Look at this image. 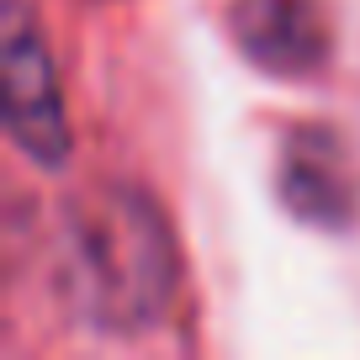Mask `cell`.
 <instances>
[{"instance_id":"cell-1","label":"cell","mask_w":360,"mask_h":360,"mask_svg":"<svg viewBox=\"0 0 360 360\" xmlns=\"http://www.w3.org/2000/svg\"><path fill=\"white\" fill-rule=\"evenodd\" d=\"M69 286L90 328L143 334L175 302V244L159 207L133 186H106L69 207Z\"/></svg>"},{"instance_id":"cell-2","label":"cell","mask_w":360,"mask_h":360,"mask_svg":"<svg viewBox=\"0 0 360 360\" xmlns=\"http://www.w3.org/2000/svg\"><path fill=\"white\" fill-rule=\"evenodd\" d=\"M0 64H6V133L32 165L58 169L69 159V122L64 96L48 43L37 32L32 11L22 0H6V27H0Z\"/></svg>"}]
</instances>
